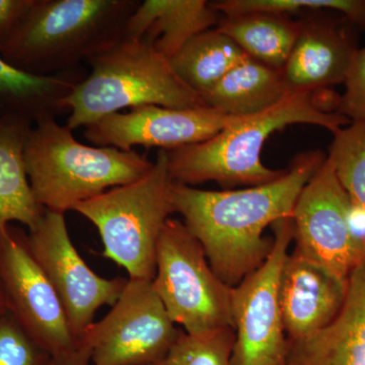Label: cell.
Instances as JSON below:
<instances>
[{"instance_id":"1","label":"cell","mask_w":365,"mask_h":365,"mask_svg":"<svg viewBox=\"0 0 365 365\" xmlns=\"http://www.w3.org/2000/svg\"><path fill=\"white\" fill-rule=\"evenodd\" d=\"M325 160L321 151H307L278 179L242 190L208 191L174 182L175 213L225 284L237 287L266 261L274 242L264 237L266 227L292 217L300 192Z\"/></svg>"},{"instance_id":"2","label":"cell","mask_w":365,"mask_h":365,"mask_svg":"<svg viewBox=\"0 0 365 365\" xmlns=\"http://www.w3.org/2000/svg\"><path fill=\"white\" fill-rule=\"evenodd\" d=\"M318 93H289L266 111L235 118L208 140L167 151L173 181L191 187L212 181L232 188L278 179L287 170L270 169L261 160L271 134L294 124L314 125L335 134L351 123Z\"/></svg>"},{"instance_id":"3","label":"cell","mask_w":365,"mask_h":365,"mask_svg":"<svg viewBox=\"0 0 365 365\" xmlns=\"http://www.w3.org/2000/svg\"><path fill=\"white\" fill-rule=\"evenodd\" d=\"M138 0H33L0 52L9 66L38 76L66 74L124 39Z\"/></svg>"},{"instance_id":"4","label":"cell","mask_w":365,"mask_h":365,"mask_svg":"<svg viewBox=\"0 0 365 365\" xmlns=\"http://www.w3.org/2000/svg\"><path fill=\"white\" fill-rule=\"evenodd\" d=\"M67 125H34L25 146L29 181L46 210L66 213L108 190L145 176L153 163L136 151L79 143Z\"/></svg>"},{"instance_id":"5","label":"cell","mask_w":365,"mask_h":365,"mask_svg":"<svg viewBox=\"0 0 365 365\" xmlns=\"http://www.w3.org/2000/svg\"><path fill=\"white\" fill-rule=\"evenodd\" d=\"M88 78L66 98L67 126L74 130L108 115L141 106L175 109L205 107L163 57L146 41L122 40L88 60Z\"/></svg>"},{"instance_id":"6","label":"cell","mask_w":365,"mask_h":365,"mask_svg":"<svg viewBox=\"0 0 365 365\" xmlns=\"http://www.w3.org/2000/svg\"><path fill=\"white\" fill-rule=\"evenodd\" d=\"M173 185L167 150H160L145 176L73 208L97 227L102 256L124 268L130 279L155 277L158 240L175 213Z\"/></svg>"},{"instance_id":"7","label":"cell","mask_w":365,"mask_h":365,"mask_svg":"<svg viewBox=\"0 0 365 365\" xmlns=\"http://www.w3.org/2000/svg\"><path fill=\"white\" fill-rule=\"evenodd\" d=\"M153 287L175 324L190 335L234 329L232 287L215 273L198 240L169 218L158 242Z\"/></svg>"},{"instance_id":"8","label":"cell","mask_w":365,"mask_h":365,"mask_svg":"<svg viewBox=\"0 0 365 365\" xmlns=\"http://www.w3.org/2000/svg\"><path fill=\"white\" fill-rule=\"evenodd\" d=\"M181 333L153 279L128 278L111 311L78 343L90 350L93 365H155L167 356Z\"/></svg>"},{"instance_id":"9","label":"cell","mask_w":365,"mask_h":365,"mask_svg":"<svg viewBox=\"0 0 365 365\" xmlns=\"http://www.w3.org/2000/svg\"><path fill=\"white\" fill-rule=\"evenodd\" d=\"M273 248L262 266L232 287L235 341L230 365H281L287 347L279 304L281 273L294 241L292 218L272 225Z\"/></svg>"},{"instance_id":"10","label":"cell","mask_w":365,"mask_h":365,"mask_svg":"<svg viewBox=\"0 0 365 365\" xmlns=\"http://www.w3.org/2000/svg\"><path fill=\"white\" fill-rule=\"evenodd\" d=\"M351 201L326 158L307 182L292 215L295 252L348 281L365 263V246L350 225Z\"/></svg>"},{"instance_id":"11","label":"cell","mask_w":365,"mask_h":365,"mask_svg":"<svg viewBox=\"0 0 365 365\" xmlns=\"http://www.w3.org/2000/svg\"><path fill=\"white\" fill-rule=\"evenodd\" d=\"M0 285L7 312L51 356L76 349L66 312L29 245L13 225L0 227Z\"/></svg>"},{"instance_id":"12","label":"cell","mask_w":365,"mask_h":365,"mask_svg":"<svg viewBox=\"0 0 365 365\" xmlns=\"http://www.w3.org/2000/svg\"><path fill=\"white\" fill-rule=\"evenodd\" d=\"M28 235L31 252L58 295L79 342L95 323L96 313L102 307L114 306L128 279H108L91 270L69 237L63 213L46 210Z\"/></svg>"},{"instance_id":"13","label":"cell","mask_w":365,"mask_h":365,"mask_svg":"<svg viewBox=\"0 0 365 365\" xmlns=\"http://www.w3.org/2000/svg\"><path fill=\"white\" fill-rule=\"evenodd\" d=\"M235 118L208 107L141 106L93 122L85 127V137L100 148L131 151L135 146H145L169 151L208 140Z\"/></svg>"},{"instance_id":"14","label":"cell","mask_w":365,"mask_h":365,"mask_svg":"<svg viewBox=\"0 0 365 365\" xmlns=\"http://www.w3.org/2000/svg\"><path fill=\"white\" fill-rule=\"evenodd\" d=\"M348 281L336 277L297 252L288 254L279 285L281 316L287 339H304L332 324L344 306Z\"/></svg>"},{"instance_id":"15","label":"cell","mask_w":365,"mask_h":365,"mask_svg":"<svg viewBox=\"0 0 365 365\" xmlns=\"http://www.w3.org/2000/svg\"><path fill=\"white\" fill-rule=\"evenodd\" d=\"M302 32L282 68L288 93H318L345 83L357 49L343 21L331 18L302 20Z\"/></svg>"},{"instance_id":"16","label":"cell","mask_w":365,"mask_h":365,"mask_svg":"<svg viewBox=\"0 0 365 365\" xmlns=\"http://www.w3.org/2000/svg\"><path fill=\"white\" fill-rule=\"evenodd\" d=\"M281 365H365V263L350 276L337 318L313 336L287 339Z\"/></svg>"},{"instance_id":"17","label":"cell","mask_w":365,"mask_h":365,"mask_svg":"<svg viewBox=\"0 0 365 365\" xmlns=\"http://www.w3.org/2000/svg\"><path fill=\"white\" fill-rule=\"evenodd\" d=\"M220 14L206 0H144L127 21L124 40L146 41L170 60L196 36L215 28Z\"/></svg>"},{"instance_id":"18","label":"cell","mask_w":365,"mask_h":365,"mask_svg":"<svg viewBox=\"0 0 365 365\" xmlns=\"http://www.w3.org/2000/svg\"><path fill=\"white\" fill-rule=\"evenodd\" d=\"M34 124L21 117L0 119V227L13 222L32 230L44 215L34 196L25 163V146Z\"/></svg>"},{"instance_id":"19","label":"cell","mask_w":365,"mask_h":365,"mask_svg":"<svg viewBox=\"0 0 365 365\" xmlns=\"http://www.w3.org/2000/svg\"><path fill=\"white\" fill-rule=\"evenodd\" d=\"M288 93L281 69L248 57L200 98L205 107L242 118L270 109Z\"/></svg>"},{"instance_id":"20","label":"cell","mask_w":365,"mask_h":365,"mask_svg":"<svg viewBox=\"0 0 365 365\" xmlns=\"http://www.w3.org/2000/svg\"><path fill=\"white\" fill-rule=\"evenodd\" d=\"M81 81L68 74L38 76L18 71L0 56V119L21 117L34 125L53 120Z\"/></svg>"},{"instance_id":"21","label":"cell","mask_w":365,"mask_h":365,"mask_svg":"<svg viewBox=\"0 0 365 365\" xmlns=\"http://www.w3.org/2000/svg\"><path fill=\"white\" fill-rule=\"evenodd\" d=\"M302 26V21L289 16L251 13L225 16L216 28L235 41L250 58L282 71Z\"/></svg>"},{"instance_id":"22","label":"cell","mask_w":365,"mask_h":365,"mask_svg":"<svg viewBox=\"0 0 365 365\" xmlns=\"http://www.w3.org/2000/svg\"><path fill=\"white\" fill-rule=\"evenodd\" d=\"M248 57L215 26L187 43L170 62L177 76L201 96Z\"/></svg>"},{"instance_id":"23","label":"cell","mask_w":365,"mask_h":365,"mask_svg":"<svg viewBox=\"0 0 365 365\" xmlns=\"http://www.w3.org/2000/svg\"><path fill=\"white\" fill-rule=\"evenodd\" d=\"M333 135L327 158L353 205L365 211V120L352 121Z\"/></svg>"},{"instance_id":"24","label":"cell","mask_w":365,"mask_h":365,"mask_svg":"<svg viewBox=\"0 0 365 365\" xmlns=\"http://www.w3.org/2000/svg\"><path fill=\"white\" fill-rule=\"evenodd\" d=\"M211 4L225 16L263 13L289 16L300 11H337L353 25L365 28V0H222Z\"/></svg>"},{"instance_id":"25","label":"cell","mask_w":365,"mask_h":365,"mask_svg":"<svg viewBox=\"0 0 365 365\" xmlns=\"http://www.w3.org/2000/svg\"><path fill=\"white\" fill-rule=\"evenodd\" d=\"M235 341L232 328L201 335H190L182 330L167 356L155 365H230Z\"/></svg>"},{"instance_id":"26","label":"cell","mask_w":365,"mask_h":365,"mask_svg":"<svg viewBox=\"0 0 365 365\" xmlns=\"http://www.w3.org/2000/svg\"><path fill=\"white\" fill-rule=\"evenodd\" d=\"M51 359L9 312L0 317V365H50Z\"/></svg>"},{"instance_id":"27","label":"cell","mask_w":365,"mask_h":365,"mask_svg":"<svg viewBox=\"0 0 365 365\" xmlns=\"http://www.w3.org/2000/svg\"><path fill=\"white\" fill-rule=\"evenodd\" d=\"M345 86L336 112L351 122L365 120V47L355 55Z\"/></svg>"},{"instance_id":"28","label":"cell","mask_w":365,"mask_h":365,"mask_svg":"<svg viewBox=\"0 0 365 365\" xmlns=\"http://www.w3.org/2000/svg\"><path fill=\"white\" fill-rule=\"evenodd\" d=\"M33 0H0V52L20 25Z\"/></svg>"},{"instance_id":"29","label":"cell","mask_w":365,"mask_h":365,"mask_svg":"<svg viewBox=\"0 0 365 365\" xmlns=\"http://www.w3.org/2000/svg\"><path fill=\"white\" fill-rule=\"evenodd\" d=\"M50 365H93L91 352L85 345L79 343L78 347L71 351L52 356Z\"/></svg>"},{"instance_id":"30","label":"cell","mask_w":365,"mask_h":365,"mask_svg":"<svg viewBox=\"0 0 365 365\" xmlns=\"http://www.w3.org/2000/svg\"><path fill=\"white\" fill-rule=\"evenodd\" d=\"M6 312V300H4V292H2L1 285H0V317Z\"/></svg>"}]
</instances>
